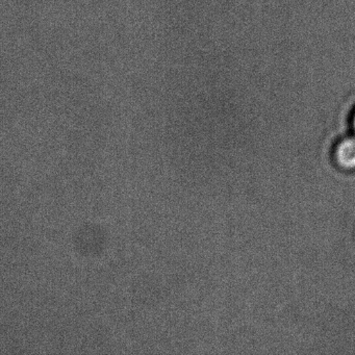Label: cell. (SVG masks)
Segmentation results:
<instances>
[{
	"mask_svg": "<svg viewBox=\"0 0 355 355\" xmlns=\"http://www.w3.org/2000/svg\"><path fill=\"white\" fill-rule=\"evenodd\" d=\"M334 163L345 171H355V135L343 138L334 148Z\"/></svg>",
	"mask_w": 355,
	"mask_h": 355,
	"instance_id": "cell-1",
	"label": "cell"
},
{
	"mask_svg": "<svg viewBox=\"0 0 355 355\" xmlns=\"http://www.w3.org/2000/svg\"><path fill=\"white\" fill-rule=\"evenodd\" d=\"M351 128H352L353 132L355 135V110L353 112L352 116H351Z\"/></svg>",
	"mask_w": 355,
	"mask_h": 355,
	"instance_id": "cell-2",
	"label": "cell"
}]
</instances>
